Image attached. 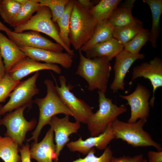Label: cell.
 Listing matches in <instances>:
<instances>
[{
	"instance_id": "6da1fadb",
	"label": "cell",
	"mask_w": 162,
	"mask_h": 162,
	"mask_svg": "<svg viewBox=\"0 0 162 162\" xmlns=\"http://www.w3.org/2000/svg\"><path fill=\"white\" fill-rule=\"evenodd\" d=\"M79 53L80 61L75 74L87 81L90 91L98 89L105 93L112 69L110 61L104 56L87 58L80 50Z\"/></svg>"
},
{
	"instance_id": "7a4b0ae2",
	"label": "cell",
	"mask_w": 162,
	"mask_h": 162,
	"mask_svg": "<svg viewBox=\"0 0 162 162\" xmlns=\"http://www.w3.org/2000/svg\"><path fill=\"white\" fill-rule=\"evenodd\" d=\"M46 87V96L42 98H36L33 102L38 106L39 111V119L35 129L32 133V137L27 140L28 142L33 140L38 142L41 131L45 125L48 124L51 118L59 114L71 116V112L62 100L53 82L50 79L44 81Z\"/></svg>"
},
{
	"instance_id": "3957f363",
	"label": "cell",
	"mask_w": 162,
	"mask_h": 162,
	"mask_svg": "<svg viewBox=\"0 0 162 162\" xmlns=\"http://www.w3.org/2000/svg\"><path fill=\"white\" fill-rule=\"evenodd\" d=\"M70 15L69 38L71 44L79 50L92 37L98 22L89 10L77 0H73Z\"/></svg>"
},
{
	"instance_id": "277c9868",
	"label": "cell",
	"mask_w": 162,
	"mask_h": 162,
	"mask_svg": "<svg viewBox=\"0 0 162 162\" xmlns=\"http://www.w3.org/2000/svg\"><path fill=\"white\" fill-rule=\"evenodd\" d=\"M147 118L139 119L129 123L116 119L112 122L115 138L120 139L134 147L152 146L162 151L160 144L154 140L151 135L143 129Z\"/></svg>"
},
{
	"instance_id": "5b68a950",
	"label": "cell",
	"mask_w": 162,
	"mask_h": 162,
	"mask_svg": "<svg viewBox=\"0 0 162 162\" xmlns=\"http://www.w3.org/2000/svg\"><path fill=\"white\" fill-rule=\"evenodd\" d=\"M98 93L99 109L91 116L87 124L91 136L104 133L110 123L127 111L125 105L118 106L113 104L112 99L107 98L104 92L98 91Z\"/></svg>"
},
{
	"instance_id": "8992f818",
	"label": "cell",
	"mask_w": 162,
	"mask_h": 162,
	"mask_svg": "<svg viewBox=\"0 0 162 162\" xmlns=\"http://www.w3.org/2000/svg\"><path fill=\"white\" fill-rule=\"evenodd\" d=\"M52 18L50 8L46 6H40L36 14L29 20L22 25L14 27L13 32L20 33L26 30H32L44 33L61 45L67 52L73 57L75 56L74 50L68 48L61 40Z\"/></svg>"
},
{
	"instance_id": "52a82bcc",
	"label": "cell",
	"mask_w": 162,
	"mask_h": 162,
	"mask_svg": "<svg viewBox=\"0 0 162 162\" xmlns=\"http://www.w3.org/2000/svg\"><path fill=\"white\" fill-rule=\"evenodd\" d=\"M39 74V71L36 72L31 77L20 82L9 94V101L2 107L1 115L24 106H27L29 110L32 108L33 97L39 92L36 84Z\"/></svg>"
},
{
	"instance_id": "ba28073f",
	"label": "cell",
	"mask_w": 162,
	"mask_h": 162,
	"mask_svg": "<svg viewBox=\"0 0 162 162\" xmlns=\"http://www.w3.org/2000/svg\"><path fill=\"white\" fill-rule=\"evenodd\" d=\"M59 80L60 86L59 87L56 83L55 86L62 100L72 113L76 122L87 124L93 113L94 107L78 98L70 92L74 86L70 83L67 84L64 76H60Z\"/></svg>"
},
{
	"instance_id": "9c48e42d",
	"label": "cell",
	"mask_w": 162,
	"mask_h": 162,
	"mask_svg": "<svg viewBox=\"0 0 162 162\" xmlns=\"http://www.w3.org/2000/svg\"><path fill=\"white\" fill-rule=\"evenodd\" d=\"M27 107L26 106L19 107L0 119V125H4L7 128L5 136L12 139L21 147L26 133L32 130L37 124L35 118L28 121L25 118L23 112Z\"/></svg>"
},
{
	"instance_id": "30bf717a",
	"label": "cell",
	"mask_w": 162,
	"mask_h": 162,
	"mask_svg": "<svg viewBox=\"0 0 162 162\" xmlns=\"http://www.w3.org/2000/svg\"><path fill=\"white\" fill-rule=\"evenodd\" d=\"M139 77L148 79L151 83L153 87V94L149 102V106L153 107L155 98V91L162 86V59L160 57H156L149 62H144L134 67L132 70L131 80L129 84H132L135 80Z\"/></svg>"
},
{
	"instance_id": "8fae6325",
	"label": "cell",
	"mask_w": 162,
	"mask_h": 162,
	"mask_svg": "<svg viewBox=\"0 0 162 162\" xmlns=\"http://www.w3.org/2000/svg\"><path fill=\"white\" fill-rule=\"evenodd\" d=\"M149 89L140 83H138L135 90L131 94L119 97L126 100L131 109L130 116L127 122H135L138 119L147 118L149 114V99L151 96Z\"/></svg>"
},
{
	"instance_id": "7c38bea8",
	"label": "cell",
	"mask_w": 162,
	"mask_h": 162,
	"mask_svg": "<svg viewBox=\"0 0 162 162\" xmlns=\"http://www.w3.org/2000/svg\"><path fill=\"white\" fill-rule=\"evenodd\" d=\"M8 38L19 47H28L62 52V46L43 36L37 31H30L20 33L12 31L5 32Z\"/></svg>"
},
{
	"instance_id": "4fadbf2b",
	"label": "cell",
	"mask_w": 162,
	"mask_h": 162,
	"mask_svg": "<svg viewBox=\"0 0 162 162\" xmlns=\"http://www.w3.org/2000/svg\"><path fill=\"white\" fill-rule=\"evenodd\" d=\"M48 124L55 133L56 149L54 161L58 162L61 152L70 141V136L78 132L80 127V123L70 122L68 115H65L62 118L55 116L51 118Z\"/></svg>"
},
{
	"instance_id": "5bb4252c",
	"label": "cell",
	"mask_w": 162,
	"mask_h": 162,
	"mask_svg": "<svg viewBox=\"0 0 162 162\" xmlns=\"http://www.w3.org/2000/svg\"><path fill=\"white\" fill-rule=\"evenodd\" d=\"M112 122L109 124L104 133L98 136H91L85 140L80 137L76 140L69 142L66 145V146L71 152H77L84 155H86L94 147L99 150H104L111 141L115 138Z\"/></svg>"
},
{
	"instance_id": "9a60e30c",
	"label": "cell",
	"mask_w": 162,
	"mask_h": 162,
	"mask_svg": "<svg viewBox=\"0 0 162 162\" xmlns=\"http://www.w3.org/2000/svg\"><path fill=\"white\" fill-rule=\"evenodd\" d=\"M145 57L144 54H132L124 50L115 57L113 67L114 76L110 87L113 93L124 90V79L129 70L136 60Z\"/></svg>"
},
{
	"instance_id": "2e32d148",
	"label": "cell",
	"mask_w": 162,
	"mask_h": 162,
	"mask_svg": "<svg viewBox=\"0 0 162 162\" xmlns=\"http://www.w3.org/2000/svg\"><path fill=\"white\" fill-rule=\"evenodd\" d=\"M28 56L38 62L60 64L65 69L70 68L73 64V57L67 52H57L28 47H19Z\"/></svg>"
},
{
	"instance_id": "e0dca14e",
	"label": "cell",
	"mask_w": 162,
	"mask_h": 162,
	"mask_svg": "<svg viewBox=\"0 0 162 162\" xmlns=\"http://www.w3.org/2000/svg\"><path fill=\"white\" fill-rule=\"evenodd\" d=\"M43 70H52L58 74L62 72L56 64L40 63L26 56L15 64L8 73L14 80L20 81L32 73Z\"/></svg>"
},
{
	"instance_id": "ac0fdd59",
	"label": "cell",
	"mask_w": 162,
	"mask_h": 162,
	"mask_svg": "<svg viewBox=\"0 0 162 162\" xmlns=\"http://www.w3.org/2000/svg\"><path fill=\"white\" fill-rule=\"evenodd\" d=\"M54 131L50 128L39 142H32L30 148L31 158L38 162H53L56 158V146L54 142Z\"/></svg>"
},
{
	"instance_id": "d6986e66",
	"label": "cell",
	"mask_w": 162,
	"mask_h": 162,
	"mask_svg": "<svg viewBox=\"0 0 162 162\" xmlns=\"http://www.w3.org/2000/svg\"><path fill=\"white\" fill-rule=\"evenodd\" d=\"M0 52L7 72L26 56L16 44L0 32Z\"/></svg>"
},
{
	"instance_id": "ffe728a7",
	"label": "cell",
	"mask_w": 162,
	"mask_h": 162,
	"mask_svg": "<svg viewBox=\"0 0 162 162\" xmlns=\"http://www.w3.org/2000/svg\"><path fill=\"white\" fill-rule=\"evenodd\" d=\"M136 0H126L114 10L107 20L114 28L122 27L135 22L137 18L133 16L132 11Z\"/></svg>"
},
{
	"instance_id": "44dd1931",
	"label": "cell",
	"mask_w": 162,
	"mask_h": 162,
	"mask_svg": "<svg viewBox=\"0 0 162 162\" xmlns=\"http://www.w3.org/2000/svg\"><path fill=\"white\" fill-rule=\"evenodd\" d=\"M123 49V45L112 38L98 44L85 52L86 57L92 58L98 57L106 56L110 61Z\"/></svg>"
},
{
	"instance_id": "7402d4cb",
	"label": "cell",
	"mask_w": 162,
	"mask_h": 162,
	"mask_svg": "<svg viewBox=\"0 0 162 162\" xmlns=\"http://www.w3.org/2000/svg\"><path fill=\"white\" fill-rule=\"evenodd\" d=\"M151 10L152 16L151 29L148 32L149 41L153 48L157 47V42L160 31V19L162 14V0H144Z\"/></svg>"
},
{
	"instance_id": "603a6c76",
	"label": "cell",
	"mask_w": 162,
	"mask_h": 162,
	"mask_svg": "<svg viewBox=\"0 0 162 162\" xmlns=\"http://www.w3.org/2000/svg\"><path fill=\"white\" fill-rule=\"evenodd\" d=\"M113 28L107 20L98 23L92 37L81 48L80 50L85 52L98 44L113 38Z\"/></svg>"
},
{
	"instance_id": "cb8c5ba5",
	"label": "cell",
	"mask_w": 162,
	"mask_h": 162,
	"mask_svg": "<svg viewBox=\"0 0 162 162\" xmlns=\"http://www.w3.org/2000/svg\"><path fill=\"white\" fill-rule=\"evenodd\" d=\"M20 6L13 19L11 27L22 25L28 22L36 12L40 5L38 0H18Z\"/></svg>"
},
{
	"instance_id": "d4e9b609",
	"label": "cell",
	"mask_w": 162,
	"mask_h": 162,
	"mask_svg": "<svg viewBox=\"0 0 162 162\" xmlns=\"http://www.w3.org/2000/svg\"><path fill=\"white\" fill-rule=\"evenodd\" d=\"M19 145L10 137L0 138V158L4 162H21Z\"/></svg>"
},
{
	"instance_id": "484cf974",
	"label": "cell",
	"mask_w": 162,
	"mask_h": 162,
	"mask_svg": "<svg viewBox=\"0 0 162 162\" xmlns=\"http://www.w3.org/2000/svg\"><path fill=\"white\" fill-rule=\"evenodd\" d=\"M122 1L121 0H101L89 10L98 23L107 20Z\"/></svg>"
},
{
	"instance_id": "4316f807",
	"label": "cell",
	"mask_w": 162,
	"mask_h": 162,
	"mask_svg": "<svg viewBox=\"0 0 162 162\" xmlns=\"http://www.w3.org/2000/svg\"><path fill=\"white\" fill-rule=\"evenodd\" d=\"M144 28L142 22L137 19L131 24L114 28L113 37L124 46Z\"/></svg>"
},
{
	"instance_id": "83f0119b",
	"label": "cell",
	"mask_w": 162,
	"mask_h": 162,
	"mask_svg": "<svg viewBox=\"0 0 162 162\" xmlns=\"http://www.w3.org/2000/svg\"><path fill=\"white\" fill-rule=\"evenodd\" d=\"M73 4V0H69L66 6L64 13L56 22L60 29L59 37L65 46L70 50H71L69 38L70 19Z\"/></svg>"
},
{
	"instance_id": "f1b7e54d",
	"label": "cell",
	"mask_w": 162,
	"mask_h": 162,
	"mask_svg": "<svg viewBox=\"0 0 162 162\" xmlns=\"http://www.w3.org/2000/svg\"><path fill=\"white\" fill-rule=\"evenodd\" d=\"M20 5L18 0H0V15L10 26Z\"/></svg>"
},
{
	"instance_id": "f546056e",
	"label": "cell",
	"mask_w": 162,
	"mask_h": 162,
	"mask_svg": "<svg viewBox=\"0 0 162 162\" xmlns=\"http://www.w3.org/2000/svg\"><path fill=\"white\" fill-rule=\"evenodd\" d=\"M149 30L144 28L124 45V50L131 53L138 54L142 47L149 41Z\"/></svg>"
},
{
	"instance_id": "4dcf8cb0",
	"label": "cell",
	"mask_w": 162,
	"mask_h": 162,
	"mask_svg": "<svg viewBox=\"0 0 162 162\" xmlns=\"http://www.w3.org/2000/svg\"><path fill=\"white\" fill-rule=\"evenodd\" d=\"M69 0H38L41 6H45L50 9L52 20L56 22L64 12L66 6Z\"/></svg>"
},
{
	"instance_id": "1f68e13d",
	"label": "cell",
	"mask_w": 162,
	"mask_h": 162,
	"mask_svg": "<svg viewBox=\"0 0 162 162\" xmlns=\"http://www.w3.org/2000/svg\"><path fill=\"white\" fill-rule=\"evenodd\" d=\"M94 148H92L86 156L79 158L71 162H111L113 157V152L110 147H107L99 157L95 155Z\"/></svg>"
},
{
	"instance_id": "d6a6232c",
	"label": "cell",
	"mask_w": 162,
	"mask_h": 162,
	"mask_svg": "<svg viewBox=\"0 0 162 162\" xmlns=\"http://www.w3.org/2000/svg\"><path fill=\"white\" fill-rule=\"evenodd\" d=\"M14 80L8 73L0 80V103L4 102L10 92L20 82Z\"/></svg>"
},
{
	"instance_id": "836d02e7",
	"label": "cell",
	"mask_w": 162,
	"mask_h": 162,
	"mask_svg": "<svg viewBox=\"0 0 162 162\" xmlns=\"http://www.w3.org/2000/svg\"><path fill=\"white\" fill-rule=\"evenodd\" d=\"M143 155L140 154L133 157L123 156L122 157H113L111 162H141L144 159Z\"/></svg>"
},
{
	"instance_id": "e575fe53",
	"label": "cell",
	"mask_w": 162,
	"mask_h": 162,
	"mask_svg": "<svg viewBox=\"0 0 162 162\" xmlns=\"http://www.w3.org/2000/svg\"><path fill=\"white\" fill-rule=\"evenodd\" d=\"M30 146L27 143L19 148L20 153L21 162H31L30 154Z\"/></svg>"
},
{
	"instance_id": "d590c367",
	"label": "cell",
	"mask_w": 162,
	"mask_h": 162,
	"mask_svg": "<svg viewBox=\"0 0 162 162\" xmlns=\"http://www.w3.org/2000/svg\"><path fill=\"white\" fill-rule=\"evenodd\" d=\"M148 157V162H162V151H149Z\"/></svg>"
},
{
	"instance_id": "8d00e7d4",
	"label": "cell",
	"mask_w": 162,
	"mask_h": 162,
	"mask_svg": "<svg viewBox=\"0 0 162 162\" xmlns=\"http://www.w3.org/2000/svg\"><path fill=\"white\" fill-rule=\"evenodd\" d=\"M79 3L84 8L89 10L94 5L90 0H77Z\"/></svg>"
},
{
	"instance_id": "74e56055",
	"label": "cell",
	"mask_w": 162,
	"mask_h": 162,
	"mask_svg": "<svg viewBox=\"0 0 162 162\" xmlns=\"http://www.w3.org/2000/svg\"><path fill=\"white\" fill-rule=\"evenodd\" d=\"M0 52V80L4 76L6 73L3 61Z\"/></svg>"
},
{
	"instance_id": "f35d334b",
	"label": "cell",
	"mask_w": 162,
	"mask_h": 162,
	"mask_svg": "<svg viewBox=\"0 0 162 162\" xmlns=\"http://www.w3.org/2000/svg\"><path fill=\"white\" fill-rule=\"evenodd\" d=\"M12 31L0 21V31L4 32H5Z\"/></svg>"
},
{
	"instance_id": "ab89813d",
	"label": "cell",
	"mask_w": 162,
	"mask_h": 162,
	"mask_svg": "<svg viewBox=\"0 0 162 162\" xmlns=\"http://www.w3.org/2000/svg\"><path fill=\"white\" fill-rule=\"evenodd\" d=\"M141 162H148V160L145 159H144Z\"/></svg>"
},
{
	"instance_id": "60d3db41",
	"label": "cell",
	"mask_w": 162,
	"mask_h": 162,
	"mask_svg": "<svg viewBox=\"0 0 162 162\" xmlns=\"http://www.w3.org/2000/svg\"><path fill=\"white\" fill-rule=\"evenodd\" d=\"M2 107V106L0 104V111ZM0 116H1V115L0 114Z\"/></svg>"
},
{
	"instance_id": "b9f144b4",
	"label": "cell",
	"mask_w": 162,
	"mask_h": 162,
	"mask_svg": "<svg viewBox=\"0 0 162 162\" xmlns=\"http://www.w3.org/2000/svg\"><path fill=\"white\" fill-rule=\"evenodd\" d=\"M2 136L0 135V138Z\"/></svg>"
}]
</instances>
